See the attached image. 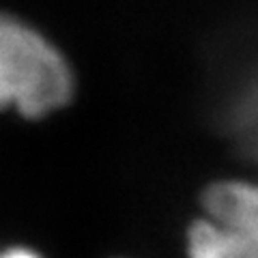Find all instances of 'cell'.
Here are the masks:
<instances>
[{"label":"cell","instance_id":"cell-1","mask_svg":"<svg viewBox=\"0 0 258 258\" xmlns=\"http://www.w3.org/2000/svg\"><path fill=\"white\" fill-rule=\"evenodd\" d=\"M74 93L67 58L30 24L0 13V110L41 118Z\"/></svg>","mask_w":258,"mask_h":258},{"label":"cell","instance_id":"cell-2","mask_svg":"<svg viewBox=\"0 0 258 258\" xmlns=\"http://www.w3.org/2000/svg\"><path fill=\"white\" fill-rule=\"evenodd\" d=\"M189 258H258V235L213 217L196 222L187 232Z\"/></svg>","mask_w":258,"mask_h":258},{"label":"cell","instance_id":"cell-3","mask_svg":"<svg viewBox=\"0 0 258 258\" xmlns=\"http://www.w3.org/2000/svg\"><path fill=\"white\" fill-rule=\"evenodd\" d=\"M205 211L207 217L258 235V183L243 179L213 183L205 191Z\"/></svg>","mask_w":258,"mask_h":258},{"label":"cell","instance_id":"cell-4","mask_svg":"<svg viewBox=\"0 0 258 258\" xmlns=\"http://www.w3.org/2000/svg\"><path fill=\"white\" fill-rule=\"evenodd\" d=\"M230 125L243 149L258 159V76L232 103Z\"/></svg>","mask_w":258,"mask_h":258},{"label":"cell","instance_id":"cell-5","mask_svg":"<svg viewBox=\"0 0 258 258\" xmlns=\"http://www.w3.org/2000/svg\"><path fill=\"white\" fill-rule=\"evenodd\" d=\"M0 258H43L37 249L26 245H9L0 249Z\"/></svg>","mask_w":258,"mask_h":258}]
</instances>
